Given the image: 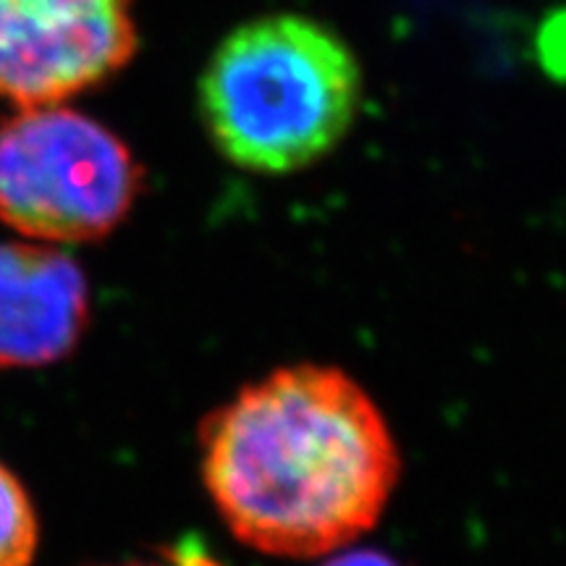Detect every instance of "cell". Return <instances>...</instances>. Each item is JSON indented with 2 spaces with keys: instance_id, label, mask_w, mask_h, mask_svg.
Returning a JSON list of instances; mask_svg holds the SVG:
<instances>
[{
  "instance_id": "2",
  "label": "cell",
  "mask_w": 566,
  "mask_h": 566,
  "mask_svg": "<svg viewBox=\"0 0 566 566\" xmlns=\"http://www.w3.org/2000/svg\"><path fill=\"white\" fill-rule=\"evenodd\" d=\"M363 66L331 27L271 13L237 27L200 76V116L237 168L281 176L342 145L363 105Z\"/></svg>"
},
{
  "instance_id": "3",
  "label": "cell",
  "mask_w": 566,
  "mask_h": 566,
  "mask_svg": "<svg viewBox=\"0 0 566 566\" xmlns=\"http://www.w3.org/2000/svg\"><path fill=\"white\" fill-rule=\"evenodd\" d=\"M132 147L66 105L19 108L0 122V223L45 244L108 237L142 192Z\"/></svg>"
},
{
  "instance_id": "6",
  "label": "cell",
  "mask_w": 566,
  "mask_h": 566,
  "mask_svg": "<svg viewBox=\"0 0 566 566\" xmlns=\"http://www.w3.org/2000/svg\"><path fill=\"white\" fill-rule=\"evenodd\" d=\"M38 551V516L24 485L0 464V566H30Z\"/></svg>"
},
{
  "instance_id": "1",
  "label": "cell",
  "mask_w": 566,
  "mask_h": 566,
  "mask_svg": "<svg viewBox=\"0 0 566 566\" xmlns=\"http://www.w3.org/2000/svg\"><path fill=\"white\" fill-rule=\"evenodd\" d=\"M200 467L212 504L244 546L321 558L378 525L401 457L384 412L352 375L289 365L205 417Z\"/></svg>"
},
{
  "instance_id": "5",
  "label": "cell",
  "mask_w": 566,
  "mask_h": 566,
  "mask_svg": "<svg viewBox=\"0 0 566 566\" xmlns=\"http://www.w3.org/2000/svg\"><path fill=\"white\" fill-rule=\"evenodd\" d=\"M90 321L87 275L45 242H0V370L59 363Z\"/></svg>"
},
{
  "instance_id": "4",
  "label": "cell",
  "mask_w": 566,
  "mask_h": 566,
  "mask_svg": "<svg viewBox=\"0 0 566 566\" xmlns=\"http://www.w3.org/2000/svg\"><path fill=\"white\" fill-rule=\"evenodd\" d=\"M134 0H0V101L59 105L129 66Z\"/></svg>"
},
{
  "instance_id": "8",
  "label": "cell",
  "mask_w": 566,
  "mask_h": 566,
  "mask_svg": "<svg viewBox=\"0 0 566 566\" xmlns=\"http://www.w3.org/2000/svg\"><path fill=\"white\" fill-rule=\"evenodd\" d=\"M132 566H139V564H132Z\"/></svg>"
},
{
  "instance_id": "7",
  "label": "cell",
  "mask_w": 566,
  "mask_h": 566,
  "mask_svg": "<svg viewBox=\"0 0 566 566\" xmlns=\"http://www.w3.org/2000/svg\"><path fill=\"white\" fill-rule=\"evenodd\" d=\"M323 566H401V564L388 554H384V551L342 548L336 551V554H331V558Z\"/></svg>"
}]
</instances>
